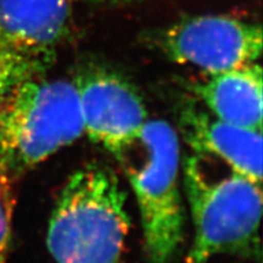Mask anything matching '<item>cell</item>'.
Listing matches in <instances>:
<instances>
[{
  "label": "cell",
  "mask_w": 263,
  "mask_h": 263,
  "mask_svg": "<svg viewBox=\"0 0 263 263\" xmlns=\"http://www.w3.org/2000/svg\"><path fill=\"white\" fill-rule=\"evenodd\" d=\"M12 184L0 174V263H6L11 242Z\"/></svg>",
  "instance_id": "10"
},
{
  "label": "cell",
  "mask_w": 263,
  "mask_h": 263,
  "mask_svg": "<svg viewBox=\"0 0 263 263\" xmlns=\"http://www.w3.org/2000/svg\"><path fill=\"white\" fill-rule=\"evenodd\" d=\"M127 194L112 170L78 168L52 209L47 246L55 263H120L129 233Z\"/></svg>",
  "instance_id": "1"
},
{
  "label": "cell",
  "mask_w": 263,
  "mask_h": 263,
  "mask_svg": "<svg viewBox=\"0 0 263 263\" xmlns=\"http://www.w3.org/2000/svg\"><path fill=\"white\" fill-rule=\"evenodd\" d=\"M116 159L136 195L146 263H174L185 227L178 134L167 121L147 120Z\"/></svg>",
  "instance_id": "2"
},
{
  "label": "cell",
  "mask_w": 263,
  "mask_h": 263,
  "mask_svg": "<svg viewBox=\"0 0 263 263\" xmlns=\"http://www.w3.org/2000/svg\"><path fill=\"white\" fill-rule=\"evenodd\" d=\"M183 185L194 227L184 263H209L217 255L258 246L261 184L232 170L215 178L196 154L184 161Z\"/></svg>",
  "instance_id": "4"
},
{
  "label": "cell",
  "mask_w": 263,
  "mask_h": 263,
  "mask_svg": "<svg viewBox=\"0 0 263 263\" xmlns=\"http://www.w3.org/2000/svg\"><path fill=\"white\" fill-rule=\"evenodd\" d=\"M84 133L117 156L137 139L147 121L143 98L117 72L89 68L73 81Z\"/></svg>",
  "instance_id": "7"
},
{
  "label": "cell",
  "mask_w": 263,
  "mask_h": 263,
  "mask_svg": "<svg viewBox=\"0 0 263 263\" xmlns=\"http://www.w3.org/2000/svg\"><path fill=\"white\" fill-rule=\"evenodd\" d=\"M67 24V0H0V101L45 77Z\"/></svg>",
  "instance_id": "5"
},
{
  "label": "cell",
  "mask_w": 263,
  "mask_h": 263,
  "mask_svg": "<svg viewBox=\"0 0 263 263\" xmlns=\"http://www.w3.org/2000/svg\"><path fill=\"white\" fill-rule=\"evenodd\" d=\"M156 42L168 60L213 74L257 61L262 29L230 16L202 15L172 25Z\"/></svg>",
  "instance_id": "6"
},
{
  "label": "cell",
  "mask_w": 263,
  "mask_h": 263,
  "mask_svg": "<svg viewBox=\"0 0 263 263\" xmlns=\"http://www.w3.org/2000/svg\"><path fill=\"white\" fill-rule=\"evenodd\" d=\"M194 93L218 120L262 132V68L256 62L209 74Z\"/></svg>",
  "instance_id": "9"
},
{
  "label": "cell",
  "mask_w": 263,
  "mask_h": 263,
  "mask_svg": "<svg viewBox=\"0 0 263 263\" xmlns=\"http://www.w3.org/2000/svg\"><path fill=\"white\" fill-rule=\"evenodd\" d=\"M83 133L73 81L26 82L0 101V174L14 184Z\"/></svg>",
  "instance_id": "3"
},
{
  "label": "cell",
  "mask_w": 263,
  "mask_h": 263,
  "mask_svg": "<svg viewBox=\"0 0 263 263\" xmlns=\"http://www.w3.org/2000/svg\"><path fill=\"white\" fill-rule=\"evenodd\" d=\"M184 140L200 156H213L254 182L262 183V132L229 124L186 105L180 112Z\"/></svg>",
  "instance_id": "8"
}]
</instances>
